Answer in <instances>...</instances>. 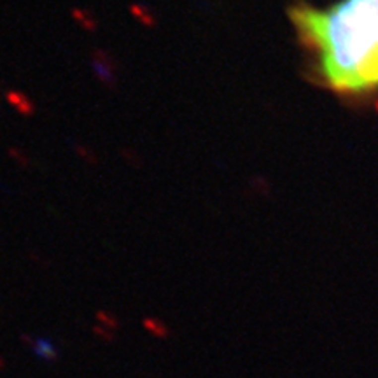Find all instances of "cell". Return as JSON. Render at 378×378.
I'll use <instances>...</instances> for the list:
<instances>
[{
    "label": "cell",
    "instance_id": "cell-1",
    "mask_svg": "<svg viewBox=\"0 0 378 378\" xmlns=\"http://www.w3.org/2000/svg\"><path fill=\"white\" fill-rule=\"evenodd\" d=\"M289 14L326 88L349 97L378 91V0L296 4Z\"/></svg>",
    "mask_w": 378,
    "mask_h": 378
},
{
    "label": "cell",
    "instance_id": "cell-2",
    "mask_svg": "<svg viewBox=\"0 0 378 378\" xmlns=\"http://www.w3.org/2000/svg\"><path fill=\"white\" fill-rule=\"evenodd\" d=\"M34 354L42 361H48V363H53V361L58 359V350L55 349V345L51 343L46 338H39L34 343Z\"/></svg>",
    "mask_w": 378,
    "mask_h": 378
},
{
    "label": "cell",
    "instance_id": "cell-4",
    "mask_svg": "<svg viewBox=\"0 0 378 378\" xmlns=\"http://www.w3.org/2000/svg\"><path fill=\"white\" fill-rule=\"evenodd\" d=\"M4 359H2V357H0V370H4Z\"/></svg>",
    "mask_w": 378,
    "mask_h": 378
},
{
    "label": "cell",
    "instance_id": "cell-3",
    "mask_svg": "<svg viewBox=\"0 0 378 378\" xmlns=\"http://www.w3.org/2000/svg\"><path fill=\"white\" fill-rule=\"evenodd\" d=\"M145 327H147L151 333H154L158 338H167V334H168L167 327H163L161 324H154L152 320H147V322H145Z\"/></svg>",
    "mask_w": 378,
    "mask_h": 378
}]
</instances>
